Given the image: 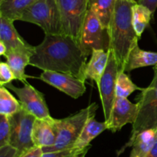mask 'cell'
I'll return each instance as SVG.
<instances>
[{
	"label": "cell",
	"mask_w": 157,
	"mask_h": 157,
	"mask_svg": "<svg viewBox=\"0 0 157 157\" xmlns=\"http://www.w3.org/2000/svg\"><path fill=\"white\" fill-rule=\"evenodd\" d=\"M90 147L91 146H87L84 149L72 147L64 150L56 151V152H45L43 153L41 157H85Z\"/></svg>",
	"instance_id": "obj_25"
},
{
	"label": "cell",
	"mask_w": 157,
	"mask_h": 157,
	"mask_svg": "<svg viewBox=\"0 0 157 157\" xmlns=\"http://www.w3.org/2000/svg\"><path fill=\"white\" fill-rule=\"evenodd\" d=\"M37 0H1L0 15L12 21L20 20L25 11Z\"/></svg>",
	"instance_id": "obj_20"
},
{
	"label": "cell",
	"mask_w": 157,
	"mask_h": 157,
	"mask_svg": "<svg viewBox=\"0 0 157 157\" xmlns=\"http://www.w3.org/2000/svg\"><path fill=\"white\" fill-rule=\"evenodd\" d=\"M138 108L137 103H131L127 98L116 97L107 123L109 130L116 132L128 123L133 125L137 116Z\"/></svg>",
	"instance_id": "obj_12"
},
{
	"label": "cell",
	"mask_w": 157,
	"mask_h": 157,
	"mask_svg": "<svg viewBox=\"0 0 157 157\" xmlns=\"http://www.w3.org/2000/svg\"></svg>",
	"instance_id": "obj_36"
},
{
	"label": "cell",
	"mask_w": 157,
	"mask_h": 157,
	"mask_svg": "<svg viewBox=\"0 0 157 157\" xmlns=\"http://www.w3.org/2000/svg\"><path fill=\"white\" fill-rule=\"evenodd\" d=\"M144 89L133 83L125 72L119 71L116 83V97L127 98L135 91H143Z\"/></svg>",
	"instance_id": "obj_24"
},
{
	"label": "cell",
	"mask_w": 157,
	"mask_h": 157,
	"mask_svg": "<svg viewBox=\"0 0 157 157\" xmlns=\"http://www.w3.org/2000/svg\"><path fill=\"white\" fill-rule=\"evenodd\" d=\"M147 157H157V137L153 148H152L151 150L150 151V152H149L148 155H147Z\"/></svg>",
	"instance_id": "obj_31"
},
{
	"label": "cell",
	"mask_w": 157,
	"mask_h": 157,
	"mask_svg": "<svg viewBox=\"0 0 157 157\" xmlns=\"http://www.w3.org/2000/svg\"><path fill=\"white\" fill-rule=\"evenodd\" d=\"M20 21L40 26L45 35L62 34L61 14L57 0H37L25 11Z\"/></svg>",
	"instance_id": "obj_5"
},
{
	"label": "cell",
	"mask_w": 157,
	"mask_h": 157,
	"mask_svg": "<svg viewBox=\"0 0 157 157\" xmlns=\"http://www.w3.org/2000/svg\"><path fill=\"white\" fill-rule=\"evenodd\" d=\"M35 46L24 49H16L8 50L5 55L6 62L13 72L16 80L21 83H27L29 75L25 74V68L30 63L31 57L34 52Z\"/></svg>",
	"instance_id": "obj_13"
},
{
	"label": "cell",
	"mask_w": 157,
	"mask_h": 157,
	"mask_svg": "<svg viewBox=\"0 0 157 157\" xmlns=\"http://www.w3.org/2000/svg\"><path fill=\"white\" fill-rule=\"evenodd\" d=\"M138 1V0H136V2H137Z\"/></svg>",
	"instance_id": "obj_34"
},
{
	"label": "cell",
	"mask_w": 157,
	"mask_h": 157,
	"mask_svg": "<svg viewBox=\"0 0 157 157\" xmlns=\"http://www.w3.org/2000/svg\"><path fill=\"white\" fill-rule=\"evenodd\" d=\"M0 1H1V0H0Z\"/></svg>",
	"instance_id": "obj_35"
},
{
	"label": "cell",
	"mask_w": 157,
	"mask_h": 157,
	"mask_svg": "<svg viewBox=\"0 0 157 157\" xmlns=\"http://www.w3.org/2000/svg\"><path fill=\"white\" fill-rule=\"evenodd\" d=\"M109 58L107 67L98 86L103 106L104 121L107 123L110 119L113 103L116 98V83L119 66L113 51L109 49Z\"/></svg>",
	"instance_id": "obj_9"
},
{
	"label": "cell",
	"mask_w": 157,
	"mask_h": 157,
	"mask_svg": "<svg viewBox=\"0 0 157 157\" xmlns=\"http://www.w3.org/2000/svg\"><path fill=\"white\" fill-rule=\"evenodd\" d=\"M88 9L99 18L104 28L108 30L117 0H87Z\"/></svg>",
	"instance_id": "obj_21"
},
{
	"label": "cell",
	"mask_w": 157,
	"mask_h": 157,
	"mask_svg": "<svg viewBox=\"0 0 157 157\" xmlns=\"http://www.w3.org/2000/svg\"><path fill=\"white\" fill-rule=\"evenodd\" d=\"M42 154V149L40 147L35 146V147L32 148V149H30L29 151L26 152L25 153L21 155L20 157H41Z\"/></svg>",
	"instance_id": "obj_29"
},
{
	"label": "cell",
	"mask_w": 157,
	"mask_h": 157,
	"mask_svg": "<svg viewBox=\"0 0 157 157\" xmlns=\"http://www.w3.org/2000/svg\"><path fill=\"white\" fill-rule=\"evenodd\" d=\"M109 58V52L104 49H94L91 57L87 62L84 69V78L90 79L99 85L101 78L107 67Z\"/></svg>",
	"instance_id": "obj_16"
},
{
	"label": "cell",
	"mask_w": 157,
	"mask_h": 157,
	"mask_svg": "<svg viewBox=\"0 0 157 157\" xmlns=\"http://www.w3.org/2000/svg\"><path fill=\"white\" fill-rule=\"evenodd\" d=\"M153 15L150 9L140 3H136L132 8V23L136 35L140 38L146 28L149 26Z\"/></svg>",
	"instance_id": "obj_22"
},
{
	"label": "cell",
	"mask_w": 157,
	"mask_h": 157,
	"mask_svg": "<svg viewBox=\"0 0 157 157\" xmlns=\"http://www.w3.org/2000/svg\"><path fill=\"white\" fill-rule=\"evenodd\" d=\"M136 3V0H117L107 30L109 49L113 51L120 71H124L129 52L140 38L132 23V8Z\"/></svg>",
	"instance_id": "obj_2"
},
{
	"label": "cell",
	"mask_w": 157,
	"mask_h": 157,
	"mask_svg": "<svg viewBox=\"0 0 157 157\" xmlns=\"http://www.w3.org/2000/svg\"><path fill=\"white\" fill-rule=\"evenodd\" d=\"M22 109L21 103L2 86L0 87V114L6 116H12Z\"/></svg>",
	"instance_id": "obj_23"
},
{
	"label": "cell",
	"mask_w": 157,
	"mask_h": 157,
	"mask_svg": "<svg viewBox=\"0 0 157 157\" xmlns=\"http://www.w3.org/2000/svg\"><path fill=\"white\" fill-rule=\"evenodd\" d=\"M61 14L62 34L79 42L83 26L88 11L87 0H57Z\"/></svg>",
	"instance_id": "obj_6"
},
{
	"label": "cell",
	"mask_w": 157,
	"mask_h": 157,
	"mask_svg": "<svg viewBox=\"0 0 157 157\" xmlns=\"http://www.w3.org/2000/svg\"><path fill=\"white\" fill-rule=\"evenodd\" d=\"M154 71H157V66L154 67Z\"/></svg>",
	"instance_id": "obj_33"
},
{
	"label": "cell",
	"mask_w": 157,
	"mask_h": 157,
	"mask_svg": "<svg viewBox=\"0 0 157 157\" xmlns=\"http://www.w3.org/2000/svg\"><path fill=\"white\" fill-rule=\"evenodd\" d=\"M7 47L5 45V43L3 42L0 41V55H6V53L7 52Z\"/></svg>",
	"instance_id": "obj_32"
},
{
	"label": "cell",
	"mask_w": 157,
	"mask_h": 157,
	"mask_svg": "<svg viewBox=\"0 0 157 157\" xmlns=\"http://www.w3.org/2000/svg\"><path fill=\"white\" fill-rule=\"evenodd\" d=\"M148 87L141 91L138 98V113L133 124L131 135L128 142L118 152L122 153L127 148L131 147L135 137L142 131L149 129H157V71Z\"/></svg>",
	"instance_id": "obj_4"
},
{
	"label": "cell",
	"mask_w": 157,
	"mask_h": 157,
	"mask_svg": "<svg viewBox=\"0 0 157 157\" xmlns=\"http://www.w3.org/2000/svg\"><path fill=\"white\" fill-rule=\"evenodd\" d=\"M79 44L87 55H91L94 49L108 51L110 47L108 31L104 28L96 14L88 9L83 26Z\"/></svg>",
	"instance_id": "obj_8"
},
{
	"label": "cell",
	"mask_w": 157,
	"mask_h": 157,
	"mask_svg": "<svg viewBox=\"0 0 157 157\" xmlns=\"http://www.w3.org/2000/svg\"><path fill=\"white\" fill-rule=\"evenodd\" d=\"M106 129H108L107 123L105 121L98 122L95 119V115H92L86 123L81 135L74 145V147L84 149L90 146V142Z\"/></svg>",
	"instance_id": "obj_18"
},
{
	"label": "cell",
	"mask_w": 157,
	"mask_h": 157,
	"mask_svg": "<svg viewBox=\"0 0 157 157\" xmlns=\"http://www.w3.org/2000/svg\"><path fill=\"white\" fill-rule=\"evenodd\" d=\"M15 79L16 78L9 64L6 62H2L0 63V86H6Z\"/></svg>",
	"instance_id": "obj_27"
},
{
	"label": "cell",
	"mask_w": 157,
	"mask_h": 157,
	"mask_svg": "<svg viewBox=\"0 0 157 157\" xmlns=\"http://www.w3.org/2000/svg\"><path fill=\"white\" fill-rule=\"evenodd\" d=\"M157 137V129H149L140 132L132 144L130 157H147Z\"/></svg>",
	"instance_id": "obj_19"
},
{
	"label": "cell",
	"mask_w": 157,
	"mask_h": 157,
	"mask_svg": "<svg viewBox=\"0 0 157 157\" xmlns=\"http://www.w3.org/2000/svg\"><path fill=\"white\" fill-rule=\"evenodd\" d=\"M157 66V52L145 51L139 47L137 42L132 46L127 56L124 72H130L138 68Z\"/></svg>",
	"instance_id": "obj_15"
},
{
	"label": "cell",
	"mask_w": 157,
	"mask_h": 157,
	"mask_svg": "<svg viewBox=\"0 0 157 157\" xmlns=\"http://www.w3.org/2000/svg\"><path fill=\"white\" fill-rule=\"evenodd\" d=\"M38 78L75 99L82 96L87 89L85 80L64 72L43 71Z\"/></svg>",
	"instance_id": "obj_11"
},
{
	"label": "cell",
	"mask_w": 157,
	"mask_h": 157,
	"mask_svg": "<svg viewBox=\"0 0 157 157\" xmlns=\"http://www.w3.org/2000/svg\"><path fill=\"white\" fill-rule=\"evenodd\" d=\"M6 88L16 94L22 109L32 114L36 119L51 118L49 109L44 95L29 83H24L22 87H16L12 83L6 85Z\"/></svg>",
	"instance_id": "obj_10"
},
{
	"label": "cell",
	"mask_w": 157,
	"mask_h": 157,
	"mask_svg": "<svg viewBox=\"0 0 157 157\" xmlns=\"http://www.w3.org/2000/svg\"><path fill=\"white\" fill-rule=\"evenodd\" d=\"M88 55L78 41L64 34L45 35L35 46L29 66L42 71L64 72L85 80L84 69Z\"/></svg>",
	"instance_id": "obj_1"
},
{
	"label": "cell",
	"mask_w": 157,
	"mask_h": 157,
	"mask_svg": "<svg viewBox=\"0 0 157 157\" xmlns=\"http://www.w3.org/2000/svg\"><path fill=\"white\" fill-rule=\"evenodd\" d=\"M18 151L10 144L0 147V157H17Z\"/></svg>",
	"instance_id": "obj_28"
},
{
	"label": "cell",
	"mask_w": 157,
	"mask_h": 157,
	"mask_svg": "<svg viewBox=\"0 0 157 157\" xmlns=\"http://www.w3.org/2000/svg\"><path fill=\"white\" fill-rule=\"evenodd\" d=\"M11 137V123L9 116L0 114V147L9 144Z\"/></svg>",
	"instance_id": "obj_26"
},
{
	"label": "cell",
	"mask_w": 157,
	"mask_h": 157,
	"mask_svg": "<svg viewBox=\"0 0 157 157\" xmlns=\"http://www.w3.org/2000/svg\"><path fill=\"white\" fill-rule=\"evenodd\" d=\"M13 22L12 20L0 15V41L5 43L8 50L32 46L18 34Z\"/></svg>",
	"instance_id": "obj_17"
},
{
	"label": "cell",
	"mask_w": 157,
	"mask_h": 157,
	"mask_svg": "<svg viewBox=\"0 0 157 157\" xmlns=\"http://www.w3.org/2000/svg\"><path fill=\"white\" fill-rule=\"evenodd\" d=\"M9 119L11 123L9 144L17 149V157H20L35 147L32 139V130L36 118L21 109Z\"/></svg>",
	"instance_id": "obj_7"
},
{
	"label": "cell",
	"mask_w": 157,
	"mask_h": 157,
	"mask_svg": "<svg viewBox=\"0 0 157 157\" xmlns=\"http://www.w3.org/2000/svg\"><path fill=\"white\" fill-rule=\"evenodd\" d=\"M98 105L90 103L79 112L63 119H54V126L56 132V140L51 147L43 148V153L64 150L74 147L81 135L87 120L92 115H96Z\"/></svg>",
	"instance_id": "obj_3"
},
{
	"label": "cell",
	"mask_w": 157,
	"mask_h": 157,
	"mask_svg": "<svg viewBox=\"0 0 157 157\" xmlns=\"http://www.w3.org/2000/svg\"><path fill=\"white\" fill-rule=\"evenodd\" d=\"M137 2L147 6L153 13H154L157 9V0H138Z\"/></svg>",
	"instance_id": "obj_30"
},
{
	"label": "cell",
	"mask_w": 157,
	"mask_h": 157,
	"mask_svg": "<svg viewBox=\"0 0 157 157\" xmlns=\"http://www.w3.org/2000/svg\"><path fill=\"white\" fill-rule=\"evenodd\" d=\"M32 139L35 146L51 147L56 140V132L54 126V118L36 119L33 125Z\"/></svg>",
	"instance_id": "obj_14"
}]
</instances>
